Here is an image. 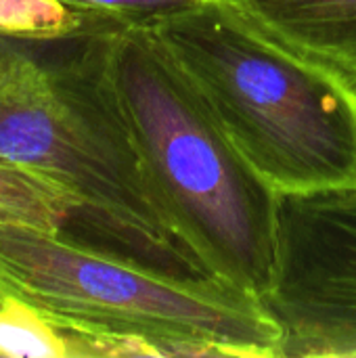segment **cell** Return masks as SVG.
Instances as JSON below:
<instances>
[{
    "label": "cell",
    "mask_w": 356,
    "mask_h": 358,
    "mask_svg": "<svg viewBox=\"0 0 356 358\" xmlns=\"http://www.w3.org/2000/svg\"><path fill=\"white\" fill-rule=\"evenodd\" d=\"M264 27L356 84V0H235Z\"/></svg>",
    "instance_id": "obj_5"
},
{
    "label": "cell",
    "mask_w": 356,
    "mask_h": 358,
    "mask_svg": "<svg viewBox=\"0 0 356 358\" xmlns=\"http://www.w3.org/2000/svg\"><path fill=\"white\" fill-rule=\"evenodd\" d=\"M0 357L76 358L73 336L15 298H0Z\"/></svg>",
    "instance_id": "obj_7"
},
{
    "label": "cell",
    "mask_w": 356,
    "mask_h": 358,
    "mask_svg": "<svg viewBox=\"0 0 356 358\" xmlns=\"http://www.w3.org/2000/svg\"><path fill=\"white\" fill-rule=\"evenodd\" d=\"M250 166L281 195L356 189V84L235 0L147 21Z\"/></svg>",
    "instance_id": "obj_2"
},
{
    "label": "cell",
    "mask_w": 356,
    "mask_h": 358,
    "mask_svg": "<svg viewBox=\"0 0 356 358\" xmlns=\"http://www.w3.org/2000/svg\"><path fill=\"white\" fill-rule=\"evenodd\" d=\"M86 36L183 243L208 277L262 298L283 197L241 155L147 21L94 17Z\"/></svg>",
    "instance_id": "obj_1"
},
{
    "label": "cell",
    "mask_w": 356,
    "mask_h": 358,
    "mask_svg": "<svg viewBox=\"0 0 356 358\" xmlns=\"http://www.w3.org/2000/svg\"><path fill=\"white\" fill-rule=\"evenodd\" d=\"M8 40L0 36V90L25 78L40 63V59L13 46Z\"/></svg>",
    "instance_id": "obj_10"
},
{
    "label": "cell",
    "mask_w": 356,
    "mask_h": 358,
    "mask_svg": "<svg viewBox=\"0 0 356 358\" xmlns=\"http://www.w3.org/2000/svg\"><path fill=\"white\" fill-rule=\"evenodd\" d=\"M76 212L78 203L61 182L0 157V229L59 233Z\"/></svg>",
    "instance_id": "obj_6"
},
{
    "label": "cell",
    "mask_w": 356,
    "mask_h": 358,
    "mask_svg": "<svg viewBox=\"0 0 356 358\" xmlns=\"http://www.w3.org/2000/svg\"><path fill=\"white\" fill-rule=\"evenodd\" d=\"M281 358H356V189L281 199L273 281Z\"/></svg>",
    "instance_id": "obj_4"
},
{
    "label": "cell",
    "mask_w": 356,
    "mask_h": 358,
    "mask_svg": "<svg viewBox=\"0 0 356 358\" xmlns=\"http://www.w3.org/2000/svg\"><path fill=\"white\" fill-rule=\"evenodd\" d=\"M94 17L63 0H0V36L15 40H73Z\"/></svg>",
    "instance_id": "obj_8"
},
{
    "label": "cell",
    "mask_w": 356,
    "mask_h": 358,
    "mask_svg": "<svg viewBox=\"0 0 356 358\" xmlns=\"http://www.w3.org/2000/svg\"><path fill=\"white\" fill-rule=\"evenodd\" d=\"M63 2L90 15L132 19V21H153L164 15L193 6L199 0H63Z\"/></svg>",
    "instance_id": "obj_9"
},
{
    "label": "cell",
    "mask_w": 356,
    "mask_h": 358,
    "mask_svg": "<svg viewBox=\"0 0 356 358\" xmlns=\"http://www.w3.org/2000/svg\"><path fill=\"white\" fill-rule=\"evenodd\" d=\"M0 298L59 329L136 340L153 357L281 358L283 329L260 296L168 277L63 231L0 229Z\"/></svg>",
    "instance_id": "obj_3"
}]
</instances>
